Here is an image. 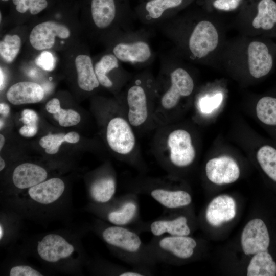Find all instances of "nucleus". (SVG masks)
Wrapping results in <instances>:
<instances>
[{
    "label": "nucleus",
    "mask_w": 276,
    "mask_h": 276,
    "mask_svg": "<svg viewBox=\"0 0 276 276\" xmlns=\"http://www.w3.org/2000/svg\"><path fill=\"white\" fill-rule=\"evenodd\" d=\"M113 53L124 62H144L151 56L149 46L144 41L118 43L113 48Z\"/></svg>",
    "instance_id": "aec40b11"
},
{
    "label": "nucleus",
    "mask_w": 276,
    "mask_h": 276,
    "mask_svg": "<svg viewBox=\"0 0 276 276\" xmlns=\"http://www.w3.org/2000/svg\"><path fill=\"white\" fill-rule=\"evenodd\" d=\"M53 116L62 127L75 126L78 124L81 120L79 113L71 109L66 110L61 108L58 112L53 114Z\"/></svg>",
    "instance_id": "72a5a7b5"
},
{
    "label": "nucleus",
    "mask_w": 276,
    "mask_h": 276,
    "mask_svg": "<svg viewBox=\"0 0 276 276\" xmlns=\"http://www.w3.org/2000/svg\"><path fill=\"white\" fill-rule=\"evenodd\" d=\"M47 111L50 113L55 114L60 110V101L56 98H54L48 101L45 105Z\"/></svg>",
    "instance_id": "ea45409f"
},
{
    "label": "nucleus",
    "mask_w": 276,
    "mask_h": 276,
    "mask_svg": "<svg viewBox=\"0 0 276 276\" xmlns=\"http://www.w3.org/2000/svg\"><path fill=\"white\" fill-rule=\"evenodd\" d=\"M240 1L241 0H216L214 6L219 10L230 11L235 9Z\"/></svg>",
    "instance_id": "4c0bfd02"
},
{
    "label": "nucleus",
    "mask_w": 276,
    "mask_h": 276,
    "mask_svg": "<svg viewBox=\"0 0 276 276\" xmlns=\"http://www.w3.org/2000/svg\"><path fill=\"white\" fill-rule=\"evenodd\" d=\"M24 37L18 31H12L5 34L0 41L1 60L8 64L12 63L22 47Z\"/></svg>",
    "instance_id": "393cba45"
},
{
    "label": "nucleus",
    "mask_w": 276,
    "mask_h": 276,
    "mask_svg": "<svg viewBox=\"0 0 276 276\" xmlns=\"http://www.w3.org/2000/svg\"><path fill=\"white\" fill-rule=\"evenodd\" d=\"M5 79H6V76L4 72V70L1 66L0 68V88L1 91L2 90V89L4 88V87L5 86Z\"/></svg>",
    "instance_id": "37998d69"
},
{
    "label": "nucleus",
    "mask_w": 276,
    "mask_h": 276,
    "mask_svg": "<svg viewBox=\"0 0 276 276\" xmlns=\"http://www.w3.org/2000/svg\"><path fill=\"white\" fill-rule=\"evenodd\" d=\"M99 233L104 243L112 249L134 253L141 248L142 241L138 235L123 226L107 225Z\"/></svg>",
    "instance_id": "1a4fd4ad"
},
{
    "label": "nucleus",
    "mask_w": 276,
    "mask_h": 276,
    "mask_svg": "<svg viewBox=\"0 0 276 276\" xmlns=\"http://www.w3.org/2000/svg\"><path fill=\"white\" fill-rule=\"evenodd\" d=\"M48 176V171L44 167L33 163H22L13 169L9 186L1 191L0 197L3 198L32 187L49 179Z\"/></svg>",
    "instance_id": "39448f33"
},
{
    "label": "nucleus",
    "mask_w": 276,
    "mask_h": 276,
    "mask_svg": "<svg viewBox=\"0 0 276 276\" xmlns=\"http://www.w3.org/2000/svg\"><path fill=\"white\" fill-rule=\"evenodd\" d=\"M222 95L218 94L211 97L203 98L200 101V108L203 113H210L216 109L220 104Z\"/></svg>",
    "instance_id": "c9c22d12"
},
{
    "label": "nucleus",
    "mask_w": 276,
    "mask_h": 276,
    "mask_svg": "<svg viewBox=\"0 0 276 276\" xmlns=\"http://www.w3.org/2000/svg\"><path fill=\"white\" fill-rule=\"evenodd\" d=\"M116 15L114 0H91V16L92 22L100 30L109 28Z\"/></svg>",
    "instance_id": "412c9836"
},
{
    "label": "nucleus",
    "mask_w": 276,
    "mask_h": 276,
    "mask_svg": "<svg viewBox=\"0 0 276 276\" xmlns=\"http://www.w3.org/2000/svg\"><path fill=\"white\" fill-rule=\"evenodd\" d=\"M65 142L71 144L77 143L80 140L79 134L74 131H71L65 134Z\"/></svg>",
    "instance_id": "a19ab883"
},
{
    "label": "nucleus",
    "mask_w": 276,
    "mask_h": 276,
    "mask_svg": "<svg viewBox=\"0 0 276 276\" xmlns=\"http://www.w3.org/2000/svg\"><path fill=\"white\" fill-rule=\"evenodd\" d=\"M1 204L23 219L42 224L66 218L73 209L72 196L66 183L56 177L1 198Z\"/></svg>",
    "instance_id": "f257e3e1"
},
{
    "label": "nucleus",
    "mask_w": 276,
    "mask_h": 276,
    "mask_svg": "<svg viewBox=\"0 0 276 276\" xmlns=\"http://www.w3.org/2000/svg\"><path fill=\"white\" fill-rule=\"evenodd\" d=\"M248 276H274L276 263L267 251L254 255L247 268Z\"/></svg>",
    "instance_id": "bb28decb"
},
{
    "label": "nucleus",
    "mask_w": 276,
    "mask_h": 276,
    "mask_svg": "<svg viewBox=\"0 0 276 276\" xmlns=\"http://www.w3.org/2000/svg\"><path fill=\"white\" fill-rule=\"evenodd\" d=\"M5 139L3 135L0 134V150H2L5 143Z\"/></svg>",
    "instance_id": "49530a36"
},
{
    "label": "nucleus",
    "mask_w": 276,
    "mask_h": 276,
    "mask_svg": "<svg viewBox=\"0 0 276 276\" xmlns=\"http://www.w3.org/2000/svg\"><path fill=\"white\" fill-rule=\"evenodd\" d=\"M257 159L264 173L276 182V147L265 144L258 149Z\"/></svg>",
    "instance_id": "cd10ccee"
},
{
    "label": "nucleus",
    "mask_w": 276,
    "mask_h": 276,
    "mask_svg": "<svg viewBox=\"0 0 276 276\" xmlns=\"http://www.w3.org/2000/svg\"><path fill=\"white\" fill-rule=\"evenodd\" d=\"M276 47L267 42L254 41L247 48L248 63L250 75L260 79L268 75L274 62Z\"/></svg>",
    "instance_id": "423d86ee"
},
{
    "label": "nucleus",
    "mask_w": 276,
    "mask_h": 276,
    "mask_svg": "<svg viewBox=\"0 0 276 276\" xmlns=\"http://www.w3.org/2000/svg\"><path fill=\"white\" fill-rule=\"evenodd\" d=\"M167 143L169 159L174 165L184 167L193 163L196 152L191 135L187 131L181 129L172 131L168 136Z\"/></svg>",
    "instance_id": "6e6552de"
},
{
    "label": "nucleus",
    "mask_w": 276,
    "mask_h": 276,
    "mask_svg": "<svg viewBox=\"0 0 276 276\" xmlns=\"http://www.w3.org/2000/svg\"><path fill=\"white\" fill-rule=\"evenodd\" d=\"M150 228L152 234L157 237L165 234L169 236H188L191 232L188 220L185 216L153 221Z\"/></svg>",
    "instance_id": "5701e85b"
},
{
    "label": "nucleus",
    "mask_w": 276,
    "mask_h": 276,
    "mask_svg": "<svg viewBox=\"0 0 276 276\" xmlns=\"http://www.w3.org/2000/svg\"><path fill=\"white\" fill-rule=\"evenodd\" d=\"M219 41L218 32L210 21L202 20L195 27L190 37L189 47L191 52L198 58L213 51Z\"/></svg>",
    "instance_id": "9b49d317"
},
{
    "label": "nucleus",
    "mask_w": 276,
    "mask_h": 276,
    "mask_svg": "<svg viewBox=\"0 0 276 276\" xmlns=\"http://www.w3.org/2000/svg\"><path fill=\"white\" fill-rule=\"evenodd\" d=\"M150 194L155 200L168 209L186 206L192 201L190 194L183 190L155 189L151 191Z\"/></svg>",
    "instance_id": "b1692460"
},
{
    "label": "nucleus",
    "mask_w": 276,
    "mask_h": 276,
    "mask_svg": "<svg viewBox=\"0 0 276 276\" xmlns=\"http://www.w3.org/2000/svg\"><path fill=\"white\" fill-rule=\"evenodd\" d=\"M6 164L5 160L2 157H0V171H2L6 168Z\"/></svg>",
    "instance_id": "a18cd8bd"
},
{
    "label": "nucleus",
    "mask_w": 276,
    "mask_h": 276,
    "mask_svg": "<svg viewBox=\"0 0 276 276\" xmlns=\"http://www.w3.org/2000/svg\"><path fill=\"white\" fill-rule=\"evenodd\" d=\"M64 133L49 134L42 137L39 141L40 146L45 149L49 154L57 153L62 143L65 142Z\"/></svg>",
    "instance_id": "473e14b6"
},
{
    "label": "nucleus",
    "mask_w": 276,
    "mask_h": 276,
    "mask_svg": "<svg viewBox=\"0 0 276 276\" xmlns=\"http://www.w3.org/2000/svg\"><path fill=\"white\" fill-rule=\"evenodd\" d=\"M241 243L244 253L247 255L267 250L270 237L267 227L262 219L255 218L246 224L241 234Z\"/></svg>",
    "instance_id": "9d476101"
},
{
    "label": "nucleus",
    "mask_w": 276,
    "mask_h": 276,
    "mask_svg": "<svg viewBox=\"0 0 276 276\" xmlns=\"http://www.w3.org/2000/svg\"><path fill=\"white\" fill-rule=\"evenodd\" d=\"M24 219L17 213L1 207L0 213V245L6 247L18 238Z\"/></svg>",
    "instance_id": "a211bd4d"
},
{
    "label": "nucleus",
    "mask_w": 276,
    "mask_h": 276,
    "mask_svg": "<svg viewBox=\"0 0 276 276\" xmlns=\"http://www.w3.org/2000/svg\"><path fill=\"white\" fill-rule=\"evenodd\" d=\"M209 180L217 185L229 184L239 177L240 171L236 162L228 156H221L210 159L205 166Z\"/></svg>",
    "instance_id": "ddd939ff"
},
{
    "label": "nucleus",
    "mask_w": 276,
    "mask_h": 276,
    "mask_svg": "<svg viewBox=\"0 0 276 276\" xmlns=\"http://www.w3.org/2000/svg\"><path fill=\"white\" fill-rule=\"evenodd\" d=\"M137 211L136 204L128 201L118 207L108 209L102 216L112 225L124 226L133 219Z\"/></svg>",
    "instance_id": "a878e982"
},
{
    "label": "nucleus",
    "mask_w": 276,
    "mask_h": 276,
    "mask_svg": "<svg viewBox=\"0 0 276 276\" xmlns=\"http://www.w3.org/2000/svg\"><path fill=\"white\" fill-rule=\"evenodd\" d=\"M16 11L20 14L27 12L36 15L45 9L48 6L47 0H12Z\"/></svg>",
    "instance_id": "7c9ffc66"
},
{
    "label": "nucleus",
    "mask_w": 276,
    "mask_h": 276,
    "mask_svg": "<svg viewBox=\"0 0 276 276\" xmlns=\"http://www.w3.org/2000/svg\"><path fill=\"white\" fill-rule=\"evenodd\" d=\"M236 214V204L231 196L222 195L214 198L206 211V219L212 225L218 226L233 220Z\"/></svg>",
    "instance_id": "4468645a"
},
{
    "label": "nucleus",
    "mask_w": 276,
    "mask_h": 276,
    "mask_svg": "<svg viewBox=\"0 0 276 276\" xmlns=\"http://www.w3.org/2000/svg\"><path fill=\"white\" fill-rule=\"evenodd\" d=\"M38 120L37 113L33 110L25 109L22 111L20 120L24 125H38Z\"/></svg>",
    "instance_id": "e433bc0d"
},
{
    "label": "nucleus",
    "mask_w": 276,
    "mask_h": 276,
    "mask_svg": "<svg viewBox=\"0 0 276 276\" xmlns=\"http://www.w3.org/2000/svg\"><path fill=\"white\" fill-rule=\"evenodd\" d=\"M130 124L122 117H115L109 122L106 140L110 148L122 155L130 153L135 145V137Z\"/></svg>",
    "instance_id": "0eeeda50"
},
{
    "label": "nucleus",
    "mask_w": 276,
    "mask_h": 276,
    "mask_svg": "<svg viewBox=\"0 0 276 276\" xmlns=\"http://www.w3.org/2000/svg\"><path fill=\"white\" fill-rule=\"evenodd\" d=\"M158 245L165 252L176 258L187 259L193 255L197 243L188 236H168L161 238Z\"/></svg>",
    "instance_id": "f3484780"
},
{
    "label": "nucleus",
    "mask_w": 276,
    "mask_h": 276,
    "mask_svg": "<svg viewBox=\"0 0 276 276\" xmlns=\"http://www.w3.org/2000/svg\"><path fill=\"white\" fill-rule=\"evenodd\" d=\"M65 64L76 73L79 88L85 91H91L100 83L96 75L90 55L76 43L65 51Z\"/></svg>",
    "instance_id": "20e7f679"
},
{
    "label": "nucleus",
    "mask_w": 276,
    "mask_h": 276,
    "mask_svg": "<svg viewBox=\"0 0 276 276\" xmlns=\"http://www.w3.org/2000/svg\"><path fill=\"white\" fill-rule=\"evenodd\" d=\"M118 58L114 54H108L103 55L94 66V71L100 85L106 88L112 86L113 82L107 74L118 67Z\"/></svg>",
    "instance_id": "c85d7f7f"
},
{
    "label": "nucleus",
    "mask_w": 276,
    "mask_h": 276,
    "mask_svg": "<svg viewBox=\"0 0 276 276\" xmlns=\"http://www.w3.org/2000/svg\"><path fill=\"white\" fill-rule=\"evenodd\" d=\"M256 29L271 33L276 32V2L274 0H261L258 12L252 21Z\"/></svg>",
    "instance_id": "4be33fe9"
},
{
    "label": "nucleus",
    "mask_w": 276,
    "mask_h": 276,
    "mask_svg": "<svg viewBox=\"0 0 276 276\" xmlns=\"http://www.w3.org/2000/svg\"><path fill=\"white\" fill-rule=\"evenodd\" d=\"M38 125H24L19 130V134L26 137H31L36 135Z\"/></svg>",
    "instance_id": "58836bf2"
},
{
    "label": "nucleus",
    "mask_w": 276,
    "mask_h": 276,
    "mask_svg": "<svg viewBox=\"0 0 276 276\" xmlns=\"http://www.w3.org/2000/svg\"><path fill=\"white\" fill-rule=\"evenodd\" d=\"M76 27L72 22L47 19L35 24L28 33L31 48L36 52L65 50L77 42Z\"/></svg>",
    "instance_id": "7ed1b4c3"
},
{
    "label": "nucleus",
    "mask_w": 276,
    "mask_h": 276,
    "mask_svg": "<svg viewBox=\"0 0 276 276\" xmlns=\"http://www.w3.org/2000/svg\"><path fill=\"white\" fill-rule=\"evenodd\" d=\"M10 112V107L7 104L1 103L0 113L4 117H6Z\"/></svg>",
    "instance_id": "79ce46f5"
},
{
    "label": "nucleus",
    "mask_w": 276,
    "mask_h": 276,
    "mask_svg": "<svg viewBox=\"0 0 276 276\" xmlns=\"http://www.w3.org/2000/svg\"><path fill=\"white\" fill-rule=\"evenodd\" d=\"M3 273L9 276H42L45 273L41 270L23 261H14L8 263Z\"/></svg>",
    "instance_id": "c756f323"
},
{
    "label": "nucleus",
    "mask_w": 276,
    "mask_h": 276,
    "mask_svg": "<svg viewBox=\"0 0 276 276\" xmlns=\"http://www.w3.org/2000/svg\"><path fill=\"white\" fill-rule=\"evenodd\" d=\"M120 276H141L143 275L142 273L136 271H126L120 273L119 274Z\"/></svg>",
    "instance_id": "c03bdc74"
},
{
    "label": "nucleus",
    "mask_w": 276,
    "mask_h": 276,
    "mask_svg": "<svg viewBox=\"0 0 276 276\" xmlns=\"http://www.w3.org/2000/svg\"><path fill=\"white\" fill-rule=\"evenodd\" d=\"M182 0H152L146 5V10L152 18L160 17L164 12L168 9L178 6Z\"/></svg>",
    "instance_id": "2f4dec72"
},
{
    "label": "nucleus",
    "mask_w": 276,
    "mask_h": 276,
    "mask_svg": "<svg viewBox=\"0 0 276 276\" xmlns=\"http://www.w3.org/2000/svg\"><path fill=\"white\" fill-rule=\"evenodd\" d=\"M171 86L163 95L160 103L163 108L170 110L178 104L182 97L190 95L194 88V82L189 74L182 68L171 74Z\"/></svg>",
    "instance_id": "f8f14e48"
},
{
    "label": "nucleus",
    "mask_w": 276,
    "mask_h": 276,
    "mask_svg": "<svg viewBox=\"0 0 276 276\" xmlns=\"http://www.w3.org/2000/svg\"><path fill=\"white\" fill-rule=\"evenodd\" d=\"M1 1H3V2H7V1H8L9 0H1Z\"/></svg>",
    "instance_id": "de8ad7c7"
},
{
    "label": "nucleus",
    "mask_w": 276,
    "mask_h": 276,
    "mask_svg": "<svg viewBox=\"0 0 276 276\" xmlns=\"http://www.w3.org/2000/svg\"><path fill=\"white\" fill-rule=\"evenodd\" d=\"M116 191V182L111 175L99 176L88 187V197L94 204L103 205L112 200Z\"/></svg>",
    "instance_id": "6ab92c4d"
},
{
    "label": "nucleus",
    "mask_w": 276,
    "mask_h": 276,
    "mask_svg": "<svg viewBox=\"0 0 276 276\" xmlns=\"http://www.w3.org/2000/svg\"><path fill=\"white\" fill-rule=\"evenodd\" d=\"M80 233L67 229L43 233L30 240L26 246L29 252L48 268L79 275L87 263Z\"/></svg>",
    "instance_id": "f03ea898"
},
{
    "label": "nucleus",
    "mask_w": 276,
    "mask_h": 276,
    "mask_svg": "<svg viewBox=\"0 0 276 276\" xmlns=\"http://www.w3.org/2000/svg\"><path fill=\"white\" fill-rule=\"evenodd\" d=\"M127 101L129 123L134 127L143 124L148 116L147 97L144 88L137 85L131 86L127 93Z\"/></svg>",
    "instance_id": "dca6fc26"
},
{
    "label": "nucleus",
    "mask_w": 276,
    "mask_h": 276,
    "mask_svg": "<svg viewBox=\"0 0 276 276\" xmlns=\"http://www.w3.org/2000/svg\"><path fill=\"white\" fill-rule=\"evenodd\" d=\"M44 96L42 87L31 81L16 83L10 86L6 93L7 100L15 105L38 103Z\"/></svg>",
    "instance_id": "2eb2a0df"
},
{
    "label": "nucleus",
    "mask_w": 276,
    "mask_h": 276,
    "mask_svg": "<svg viewBox=\"0 0 276 276\" xmlns=\"http://www.w3.org/2000/svg\"><path fill=\"white\" fill-rule=\"evenodd\" d=\"M52 51L45 50L39 53L35 59V64L41 70L51 72L55 67V56Z\"/></svg>",
    "instance_id": "f704fd0d"
}]
</instances>
